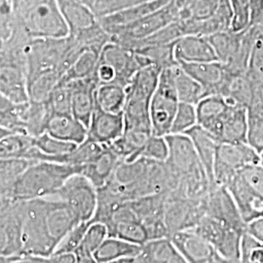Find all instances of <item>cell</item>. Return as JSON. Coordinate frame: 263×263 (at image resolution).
<instances>
[{"label":"cell","instance_id":"6da1fadb","mask_svg":"<svg viewBox=\"0 0 263 263\" xmlns=\"http://www.w3.org/2000/svg\"><path fill=\"white\" fill-rule=\"evenodd\" d=\"M81 170L80 166L35 161L20 177L9 194L0 199L30 201L52 197L71 176L81 174Z\"/></svg>","mask_w":263,"mask_h":263},{"label":"cell","instance_id":"7a4b0ae2","mask_svg":"<svg viewBox=\"0 0 263 263\" xmlns=\"http://www.w3.org/2000/svg\"><path fill=\"white\" fill-rule=\"evenodd\" d=\"M162 70L154 65L144 66L127 86V99L123 110L125 131L135 130L152 134L151 99L157 88Z\"/></svg>","mask_w":263,"mask_h":263},{"label":"cell","instance_id":"3957f363","mask_svg":"<svg viewBox=\"0 0 263 263\" xmlns=\"http://www.w3.org/2000/svg\"><path fill=\"white\" fill-rule=\"evenodd\" d=\"M12 7L30 38H63L69 35L58 0H25Z\"/></svg>","mask_w":263,"mask_h":263},{"label":"cell","instance_id":"277c9868","mask_svg":"<svg viewBox=\"0 0 263 263\" xmlns=\"http://www.w3.org/2000/svg\"><path fill=\"white\" fill-rule=\"evenodd\" d=\"M257 34V27L251 26L245 30L220 31L208 36L216 51L218 62L232 76L245 74L248 71L250 59Z\"/></svg>","mask_w":263,"mask_h":263},{"label":"cell","instance_id":"5b68a950","mask_svg":"<svg viewBox=\"0 0 263 263\" xmlns=\"http://www.w3.org/2000/svg\"><path fill=\"white\" fill-rule=\"evenodd\" d=\"M57 248L48 222L47 198L25 201L23 250L20 255H50Z\"/></svg>","mask_w":263,"mask_h":263},{"label":"cell","instance_id":"8992f818","mask_svg":"<svg viewBox=\"0 0 263 263\" xmlns=\"http://www.w3.org/2000/svg\"><path fill=\"white\" fill-rule=\"evenodd\" d=\"M72 45L68 35L63 38H32L25 48L26 71L29 84L38 76L59 71Z\"/></svg>","mask_w":263,"mask_h":263},{"label":"cell","instance_id":"52a82bcc","mask_svg":"<svg viewBox=\"0 0 263 263\" xmlns=\"http://www.w3.org/2000/svg\"><path fill=\"white\" fill-rule=\"evenodd\" d=\"M226 187L234 198L246 223L263 216V165L241 170Z\"/></svg>","mask_w":263,"mask_h":263},{"label":"cell","instance_id":"ba28073f","mask_svg":"<svg viewBox=\"0 0 263 263\" xmlns=\"http://www.w3.org/2000/svg\"><path fill=\"white\" fill-rule=\"evenodd\" d=\"M179 103L175 81V66L165 68L160 74L157 88L151 99V121L153 135L159 137L170 135Z\"/></svg>","mask_w":263,"mask_h":263},{"label":"cell","instance_id":"9c48e42d","mask_svg":"<svg viewBox=\"0 0 263 263\" xmlns=\"http://www.w3.org/2000/svg\"><path fill=\"white\" fill-rule=\"evenodd\" d=\"M178 20H179V6L175 0H172L163 8L142 19L123 27L105 30L111 35V41L129 47L133 43L149 37Z\"/></svg>","mask_w":263,"mask_h":263},{"label":"cell","instance_id":"30bf717a","mask_svg":"<svg viewBox=\"0 0 263 263\" xmlns=\"http://www.w3.org/2000/svg\"><path fill=\"white\" fill-rule=\"evenodd\" d=\"M259 162V154L247 142L220 143L214 167L215 185L227 186L241 170Z\"/></svg>","mask_w":263,"mask_h":263},{"label":"cell","instance_id":"8fae6325","mask_svg":"<svg viewBox=\"0 0 263 263\" xmlns=\"http://www.w3.org/2000/svg\"><path fill=\"white\" fill-rule=\"evenodd\" d=\"M52 197L64 201L80 222H91L98 207V189L81 174H76Z\"/></svg>","mask_w":263,"mask_h":263},{"label":"cell","instance_id":"7c38bea8","mask_svg":"<svg viewBox=\"0 0 263 263\" xmlns=\"http://www.w3.org/2000/svg\"><path fill=\"white\" fill-rule=\"evenodd\" d=\"M0 200V256H18L23 250L25 201Z\"/></svg>","mask_w":263,"mask_h":263},{"label":"cell","instance_id":"4fadbf2b","mask_svg":"<svg viewBox=\"0 0 263 263\" xmlns=\"http://www.w3.org/2000/svg\"><path fill=\"white\" fill-rule=\"evenodd\" d=\"M166 138L169 144V155L165 163L177 182L181 178L205 171L188 136L185 134L168 135Z\"/></svg>","mask_w":263,"mask_h":263},{"label":"cell","instance_id":"5bb4252c","mask_svg":"<svg viewBox=\"0 0 263 263\" xmlns=\"http://www.w3.org/2000/svg\"><path fill=\"white\" fill-rule=\"evenodd\" d=\"M206 197L202 200H191L167 194L165 201V219L170 236L179 231L195 228L205 214Z\"/></svg>","mask_w":263,"mask_h":263},{"label":"cell","instance_id":"9a60e30c","mask_svg":"<svg viewBox=\"0 0 263 263\" xmlns=\"http://www.w3.org/2000/svg\"><path fill=\"white\" fill-rule=\"evenodd\" d=\"M100 61L108 64L116 72L115 83L127 87L135 74L142 68L140 58L131 48L126 47L114 41L104 46Z\"/></svg>","mask_w":263,"mask_h":263},{"label":"cell","instance_id":"2e32d148","mask_svg":"<svg viewBox=\"0 0 263 263\" xmlns=\"http://www.w3.org/2000/svg\"><path fill=\"white\" fill-rule=\"evenodd\" d=\"M170 240L188 263H216L215 248L194 229L179 231L170 236Z\"/></svg>","mask_w":263,"mask_h":263},{"label":"cell","instance_id":"e0dca14e","mask_svg":"<svg viewBox=\"0 0 263 263\" xmlns=\"http://www.w3.org/2000/svg\"><path fill=\"white\" fill-rule=\"evenodd\" d=\"M124 132L125 120L123 112H107L97 106L88 126L87 140L110 145L122 137Z\"/></svg>","mask_w":263,"mask_h":263},{"label":"cell","instance_id":"ac0fdd59","mask_svg":"<svg viewBox=\"0 0 263 263\" xmlns=\"http://www.w3.org/2000/svg\"><path fill=\"white\" fill-rule=\"evenodd\" d=\"M179 66L204 87L208 96L220 95L230 73L226 70L222 63H179Z\"/></svg>","mask_w":263,"mask_h":263},{"label":"cell","instance_id":"d6986e66","mask_svg":"<svg viewBox=\"0 0 263 263\" xmlns=\"http://www.w3.org/2000/svg\"><path fill=\"white\" fill-rule=\"evenodd\" d=\"M68 83L71 88L72 114L88 128L97 107L96 93L99 83L95 76Z\"/></svg>","mask_w":263,"mask_h":263},{"label":"cell","instance_id":"ffe728a7","mask_svg":"<svg viewBox=\"0 0 263 263\" xmlns=\"http://www.w3.org/2000/svg\"><path fill=\"white\" fill-rule=\"evenodd\" d=\"M0 66V96L16 104L29 102L26 66L4 64Z\"/></svg>","mask_w":263,"mask_h":263},{"label":"cell","instance_id":"44dd1931","mask_svg":"<svg viewBox=\"0 0 263 263\" xmlns=\"http://www.w3.org/2000/svg\"><path fill=\"white\" fill-rule=\"evenodd\" d=\"M247 135L248 108L233 103L219 123L216 138L220 143H244Z\"/></svg>","mask_w":263,"mask_h":263},{"label":"cell","instance_id":"7402d4cb","mask_svg":"<svg viewBox=\"0 0 263 263\" xmlns=\"http://www.w3.org/2000/svg\"><path fill=\"white\" fill-rule=\"evenodd\" d=\"M178 63H204L218 61L209 38L200 35H184L174 45Z\"/></svg>","mask_w":263,"mask_h":263},{"label":"cell","instance_id":"603a6c76","mask_svg":"<svg viewBox=\"0 0 263 263\" xmlns=\"http://www.w3.org/2000/svg\"><path fill=\"white\" fill-rule=\"evenodd\" d=\"M185 135L190 138L197 152L198 157L201 161L204 169L207 173L212 186H215L214 167L216 161V152L220 142L210 132L196 125L188 130Z\"/></svg>","mask_w":263,"mask_h":263},{"label":"cell","instance_id":"cb8c5ba5","mask_svg":"<svg viewBox=\"0 0 263 263\" xmlns=\"http://www.w3.org/2000/svg\"><path fill=\"white\" fill-rule=\"evenodd\" d=\"M232 104L231 101L221 95L205 97L196 105L198 125L210 132L213 136H216L219 123Z\"/></svg>","mask_w":263,"mask_h":263},{"label":"cell","instance_id":"d4e9b609","mask_svg":"<svg viewBox=\"0 0 263 263\" xmlns=\"http://www.w3.org/2000/svg\"><path fill=\"white\" fill-rule=\"evenodd\" d=\"M46 133L57 139L79 145L87 140L88 128L73 114H53L48 122Z\"/></svg>","mask_w":263,"mask_h":263},{"label":"cell","instance_id":"484cf974","mask_svg":"<svg viewBox=\"0 0 263 263\" xmlns=\"http://www.w3.org/2000/svg\"><path fill=\"white\" fill-rule=\"evenodd\" d=\"M171 1L172 0H151L106 15L100 18L99 22L105 29L123 27L151 15L169 4Z\"/></svg>","mask_w":263,"mask_h":263},{"label":"cell","instance_id":"4316f807","mask_svg":"<svg viewBox=\"0 0 263 263\" xmlns=\"http://www.w3.org/2000/svg\"><path fill=\"white\" fill-rule=\"evenodd\" d=\"M134 263H188L170 238L151 240L134 256Z\"/></svg>","mask_w":263,"mask_h":263},{"label":"cell","instance_id":"83f0119b","mask_svg":"<svg viewBox=\"0 0 263 263\" xmlns=\"http://www.w3.org/2000/svg\"><path fill=\"white\" fill-rule=\"evenodd\" d=\"M122 161L107 145L94 162L82 166L81 175L89 179L97 189L104 186L112 178L119 162Z\"/></svg>","mask_w":263,"mask_h":263},{"label":"cell","instance_id":"f1b7e54d","mask_svg":"<svg viewBox=\"0 0 263 263\" xmlns=\"http://www.w3.org/2000/svg\"><path fill=\"white\" fill-rule=\"evenodd\" d=\"M58 1L69 29V35H74L99 22L93 9L83 3L77 0Z\"/></svg>","mask_w":263,"mask_h":263},{"label":"cell","instance_id":"f546056e","mask_svg":"<svg viewBox=\"0 0 263 263\" xmlns=\"http://www.w3.org/2000/svg\"><path fill=\"white\" fill-rule=\"evenodd\" d=\"M28 103L16 104L0 96V139L12 134L28 135L25 126Z\"/></svg>","mask_w":263,"mask_h":263},{"label":"cell","instance_id":"4dcf8cb0","mask_svg":"<svg viewBox=\"0 0 263 263\" xmlns=\"http://www.w3.org/2000/svg\"><path fill=\"white\" fill-rule=\"evenodd\" d=\"M142 246L134 244L116 237H107L95 252L98 263H109L123 258L134 257L141 253Z\"/></svg>","mask_w":263,"mask_h":263},{"label":"cell","instance_id":"1f68e13d","mask_svg":"<svg viewBox=\"0 0 263 263\" xmlns=\"http://www.w3.org/2000/svg\"><path fill=\"white\" fill-rule=\"evenodd\" d=\"M127 99V87L118 83L99 85L96 93L97 106L104 111L123 112Z\"/></svg>","mask_w":263,"mask_h":263},{"label":"cell","instance_id":"d6a6232c","mask_svg":"<svg viewBox=\"0 0 263 263\" xmlns=\"http://www.w3.org/2000/svg\"><path fill=\"white\" fill-rule=\"evenodd\" d=\"M175 81L180 103L197 105L202 99L208 96L204 87L179 65L175 66Z\"/></svg>","mask_w":263,"mask_h":263},{"label":"cell","instance_id":"836d02e7","mask_svg":"<svg viewBox=\"0 0 263 263\" xmlns=\"http://www.w3.org/2000/svg\"><path fill=\"white\" fill-rule=\"evenodd\" d=\"M53 114L48 102L34 103L29 101L25 114V126L28 135L35 138L46 133L48 122Z\"/></svg>","mask_w":263,"mask_h":263},{"label":"cell","instance_id":"e575fe53","mask_svg":"<svg viewBox=\"0 0 263 263\" xmlns=\"http://www.w3.org/2000/svg\"><path fill=\"white\" fill-rule=\"evenodd\" d=\"M33 162L23 158L0 159V198L9 194L16 181Z\"/></svg>","mask_w":263,"mask_h":263},{"label":"cell","instance_id":"d590c367","mask_svg":"<svg viewBox=\"0 0 263 263\" xmlns=\"http://www.w3.org/2000/svg\"><path fill=\"white\" fill-rule=\"evenodd\" d=\"M33 147L34 137L26 134H12L0 139V159H27Z\"/></svg>","mask_w":263,"mask_h":263},{"label":"cell","instance_id":"8d00e7d4","mask_svg":"<svg viewBox=\"0 0 263 263\" xmlns=\"http://www.w3.org/2000/svg\"><path fill=\"white\" fill-rule=\"evenodd\" d=\"M101 54L93 50H84L76 59L74 64L63 76L61 81L69 82L95 76Z\"/></svg>","mask_w":263,"mask_h":263},{"label":"cell","instance_id":"74e56055","mask_svg":"<svg viewBox=\"0 0 263 263\" xmlns=\"http://www.w3.org/2000/svg\"><path fill=\"white\" fill-rule=\"evenodd\" d=\"M174 45L175 43L164 45H151L135 49V51L139 55H141L149 66L154 65L160 67L161 69H165L179 65L175 57Z\"/></svg>","mask_w":263,"mask_h":263},{"label":"cell","instance_id":"f35d334b","mask_svg":"<svg viewBox=\"0 0 263 263\" xmlns=\"http://www.w3.org/2000/svg\"><path fill=\"white\" fill-rule=\"evenodd\" d=\"M62 79L59 71H51L38 76L28 84L29 101L34 103H47Z\"/></svg>","mask_w":263,"mask_h":263},{"label":"cell","instance_id":"ab89813d","mask_svg":"<svg viewBox=\"0 0 263 263\" xmlns=\"http://www.w3.org/2000/svg\"><path fill=\"white\" fill-rule=\"evenodd\" d=\"M109 237H116L134 244L143 246L149 241L144 226L140 220L123 221L107 228Z\"/></svg>","mask_w":263,"mask_h":263},{"label":"cell","instance_id":"60d3db41","mask_svg":"<svg viewBox=\"0 0 263 263\" xmlns=\"http://www.w3.org/2000/svg\"><path fill=\"white\" fill-rule=\"evenodd\" d=\"M247 143L258 154L263 151V103L248 108Z\"/></svg>","mask_w":263,"mask_h":263},{"label":"cell","instance_id":"b9f144b4","mask_svg":"<svg viewBox=\"0 0 263 263\" xmlns=\"http://www.w3.org/2000/svg\"><path fill=\"white\" fill-rule=\"evenodd\" d=\"M198 125L197 109L194 104L179 103L170 135L185 134Z\"/></svg>","mask_w":263,"mask_h":263},{"label":"cell","instance_id":"7bdbcfd3","mask_svg":"<svg viewBox=\"0 0 263 263\" xmlns=\"http://www.w3.org/2000/svg\"><path fill=\"white\" fill-rule=\"evenodd\" d=\"M168 155L169 144L167 138L152 135L139 152L138 159L144 158L156 162H166Z\"/></svg>","mask_w":263,"mask_h":263},{"label":"cell","instance_id":"ee69618b","mask_svg":"<svg viewBox=\"0 0 263 263\" xmlns=\"http://www.w3.org/2000/svg\"><path fill=\"white\" fill-rule=\"evenodd\" d=\"M107 237L108 232L106 226L99 222H91L85 233L81 244L76 252L94 254Z\"/></svg>","mask_w":263,"mask_h":263},{"label":"cell","instance_id":"f6af8a7d","mask_svg":"<svg viewBox=\"0 0 263 263\" xmlns=\"http://www.w3.org/2000/svg\"><path fill=\"white\" fill-rule=\"evenodd\" d=\"M232 10L230 30L239 32L252 26L251 0H229Z\"/></svg>","mask_w":263,"mask_h":263},{"label":"cell","instance_id":"bcb514c9","mask_svg":"<svg viewBox=\"0 0 263 263\" xmlns=\"http://www.w3.org/2000/svg\"><path fill=\"white\" fill-rule=\"evenodd\" d=\"M48 103L54 114H72L71 88L69 83L60 81Z\"/></svg>","mask_w":263,"mask_h":263},{"label":"cell","instance_id":"7dc6e473","mask_svg":"<svg viewBox=\"0 0 263 263\" xmlns=\"http://www.w3.org/2000/svg\"><path fill=\"white\" fill-rule=\"evenodd\" d=\"M1 263H76L74 254H56L50 255H19L15 257H2Z\"/></svg>","mask_w":263,"mask_h":263},{"label":"cell","instance_id":"c3c4849f","mask_svg":"<svg viewBox=\"0 0 263 263\" xmlns=\"http://www.w3.org/2000/svg\"><path fill=\"white\" fill-rule=\"evenodd\" d=\"M247 73L263 85V33L258 28Z\"/></svg>","mask_w":263,"mask_h":263},{"label":"cell","instance_id":"681fc988","mask_svg":"<svg viewBox=\"0 0 263 263\" xmlns=\"http://www.w3.org/2000/svg\"><path fill=\"white\" fill-rule=\"evenodd\" d=\"M241 263H263V244L247 232L241 245Z\"/></svg>","mask_w":263,"mask_h":263},{"label":"cell","instance_id":"f907efd6","mask_svg":"<svg viewBox=\"0 0 263 263\" xmlns=\"http://www.w3.org/2000/svg\"><path fill=\"white\" fill-rule=\"evenodd\" d=\"M91 222H81L76 226L57 248L56 254H74L81 244L85 233Z\"/></svg>","mask_w":263,"mask_h":263},{"label":"cell","instance_id":"816d5d0a","mask_svg":"<svg viewBox=\"0 0 263 263\" xmlns=\"http://www.w3.org/2000/svg\"><path fill=\"white\" fill-rule=\"evenodd\" d=\"M151 0H97L93 11L98 19L117 11L138 5Z\"/></svg>","mask_w":263,"mask_h":263},{"label":"cell","instance_id":"f5cc1de1","mask_svg":"<svg viewBox=\"0 0 263 263\" xmlns=\"http://www.w3.org/2000/svg\"><path fill=\"white\" fill-rule=\"evenodd\" d=\"M95 77L99 85L113 83L116 81V72L111 66L108 64L99 61L97 66Z\"/></svg>","mask_w":263,"mask_h":263},{"label":"cell","instance_id":"db71d44e","mask_svg":"<svg viewBox=\"0 0 263 263\" xmlns=\"http://www.w3.org/2000/svg\"><path fill=\"white\" fill-rule=\"evenodd\" d=\"M246 232L263 244V216L248 222Z\"/></svg>","mask_w":263,"mask_h":263},{"label":"cell","instance_id":"11a10c76","mask_svg":"<svg viewBox=\"0 0 263 263\" xmlns=\"http://www.w3.org/2000/svg\"><path fill=\"white\" fill-rule=\"evenodd\" d=\"M252 26L258 25L263 20V0H251Z\"/></svg>","mask_w":263,"mask_h":263},{"label":"cell","instance_id":"9f6ffc18","mask_svg":"<svg viewBox=\"0 0 263 263\" xmlns=\"http://www.w3.org/2000/svg\"><path fill=\"white\" fill-rule=\"evenodd\" d=\"M76 263H98L94 254H87L82 252H76Z\"/></svg>","mask_w":263,"mask_h":263},{"label":"cell","instance_id":"6f0895ef","mask_svg":"<svg viewBox=\"0 0 263 263\" xmlns=\"http://www.w3.org/2000/svg\"><path fill=\"white\" fill-rule=\"evenodd\" d=\"M77 1L83 3L85 5H87V6H89V7H91V8L93 9V8H94L95 3H96L97 0H77Z\"/></svg>","mask_w":263,"mask_h":263},{"label":"cell","instance_id":"680465c9","mask_svg":"<svg viewBox=\"0 0 263 263\" xmlns=\"http://www.w3.org/2000/svg\"><path fill=\"white\" fill-rule=\"evenodd\" d=\"M256 26H257V28H259V30L263 33V20L258 25H256Z\"/></svg>","mask_w":263,"mask_h":263},{"label":"cell","instance_id":"91938a15","mask_svg":"<svg viewBox=\"0 0 263 263\" xmlns=\"http://www.w3.org/2000/svg\"><path fill=\"white\" fill-rule=\"evenodd\" d=\"M23 1H25V0H11V2H12V5H16V4L21 3V2H23Z\"/></svg>","mask_w":263,"mask_h":263},{"label":"cell","instance_id":"94428289","mask_svg":"<svg viewBox=\"0 0 263 263\" xmlns=\"http://www.w3.org/2000/svg\"><path fill=\"white\" fill-rule=\"evenodd\" d=\"M259 156H260V162H259V163H260L261 165H263V151L259 154Z\"/></svg>","mask_w":263,"mask_h":263},{"label":"cell","instance_id":"6125c7cd","mask_svg":"<svg viewBox=\"0 0 263 263\" xmlns=\"http://www.w3.org/2000/svg\"><path fill=\"white\" fill-rule=\"evenodd\" d=\"M261 100H262V103H263V91H262V95H261Z\"/></svg>","mask_w":263,"mask_h":263},{"label":"cell","instance_id":"be15d7a7","mask_svg":"<svg viewBox=\"0 0 263 263\" xmlns=\"http://www.w3.org/2000/svg\"><path fill=\"white\" fill-rule=\"evenodd\" d=\"M216 263H219V262H218V261H217V262H216Z\"/></svg>","mask_w":263,"mask_h":263},{"label":"cell","instance_id":"e7e4bbea","mask_svg":"<svg viewBox=\"0 0 263 263\" xmlns=\"http://www.w3.org/2000/svg\"><path fill=\"white\" fill-rule=\"evenodd\" d=\"M178 1H180V0H178Z\"/></svg>","mask_w":263,"mask_h":263}]
</instances>
